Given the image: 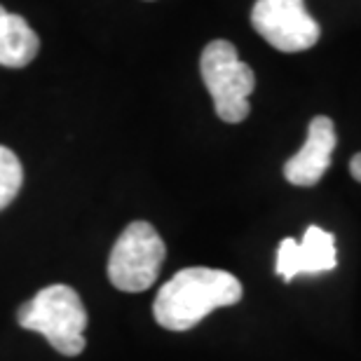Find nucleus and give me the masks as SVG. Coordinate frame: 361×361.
Returning <instances> with one entry per match:
<instances>
[{
  "label": "nucleus",
  "mask_w": 361,
  "mask_h": 361,
  "mask_svg": "<svg viewBox=\"0 0 361 361\" xmlns=\"http://www.w3.org/2000/svg\"><path fill=\"white\" fill-rule=\"evenodd\" d=\"M244 288L235 274L214 268H185L160 288L153 302L155 322L167 331H188L219 307L242 300Z\"/></svg>",
  "instance_id": "obj_1"
},
{
  "label": "nucleus",
  "mask_w": 361,
  "mask_h": 361,
  "mask_svg": "<svg viewBox=\"0 0 361 361\" xmlns=\"http://www.w3.org/2000/svg\"><path fill=\"white\" fill-rule=\"evenodd\" d=\"M17 322L21 329L45 336L47 343L63 357H78L85 350L87 310L75 288L52 284L42 288L19 310Z\"/></svg>",
  "instance_id": "obj_2"
},
{
  "label": "nucleus",
  "mask_w": 361,
  "mask_h": 361,
  "mask_svg": "<svg viewBox=\"0 0 361 361\" xmlns=\"http://www.w3.org/2000/svg\"><path fill=\"white\" fill-rule=\"evenodd\" d=\"M202 80L214 99L216 115L223 122L237 125L251 113L249 97L256 87V75L251 66L240 61L237 49L228 40L209 42L200 59Z\"/></svg>",
  "instance_id": "obj_3"
},
{
  "label": "nucleus",
  "mask_w": 361,
  "mask_h": 361,
  "mask_svg": "<svg viewBox=\"0 0 361 361\" xmlns=\"http://www.w3.org/2000/svg\"><path fill=\"white\" fill-rule=\"evenodd\" d=\"M164 258L167 247L160 233L146 221H134L122 230L108 256V279L120 291H146L155 284Z\"/></svg>",
  "instance_id": "obj_4"
},
{
  "label": "nucleus",
  "mask_w": 361,
  "mask_h": 361,
  "mask_svg": "<svg viewBox=\"0 0 361 361\" xmlns=\"http://www.w3.org/2000/svg\"><path fill=\"white\" fill-rule=\"evenodd\" d=\"M251 24L261 38L286 54L305 52L322 38L319 24L305 10V0H256Z\"/></svg>",
  "instance_id": "obj_5"
},
{
  "label": "nucleus",
  "mask_w": 361,
  "mask_h": 361,
  "mask_svg": "<svg viewBox=\"0 0 361 361\" xmlns=\"http://www.w3.org/2000/svg\"><path fill=\"white\" fill-rule=\"evenodd\" d=\"M338 265L336 258V237L326 230L310 226L302 235V240H286L279 242L277 249V274L284 281H291L295 274H314L334 270Z\"/></svg>",
  "instance_id": "obj_6"
},
{
  "label": "nucleus",
  "mask_w": 361,
  "mask_h": 361,
  "mask_svg": "<svg viewBox=\"0 0 361 361\" xmlns=\"http://www.w3.org/2000/svg\"><path fill=\"white\" fill-rule=\"evenodd\" d=\"M338 136L334 120L326 115H317L307 127V141L291 160L284 164V178L291 185L312 188L324 178L334 160Z\"/></svg>",
  "instance_id": "obj_7"
},
{
  "label": "nucleus",
  "mask_w": 361,
  "mask_h": 361,
  "mask_svg": "<svg viewBox=\"0 0 361 361\" xmlns=\"http://www.w3.org/2000/svg\"><path fill=\"white\" fill-rule=\"evenodd\" d=\"M38 49V33L28 26V21L0 5V66L24 68L35 59Z\"/></svg>",
  "instance_id": "obj_8"
},
{
  "label": "nucleus",
  "mask_w": 361,
  "mask_h": 361,
  "mask_svg": "<svg viewBox=\"0 0 361 361\" xmlns=\"http://www.w3.org/2000/svg\"><path fill=\"white\" fill-rule=\"evenodd\" d=\"M24 183V169L10 148L0 146V212L17 197Z\"/></svg>",
  "instance_id": "obj_9"
},
{
  "label": "nucleus",
  "mask_w": 361,
  "mask_h": 361,
  "mask_svg": "<svg viewBox=\"0 0 361 361\" xmlns=\"http://www.w3.org/2000/svg\"><path fill=\"white\" fill-rule=\"evenodd\" d=\"M350 174L355 180H359L361 183V153H357L355 157H352V162H350Z\"/></svg>",
  "instance_id": "obj_10"
}]
</instances>
